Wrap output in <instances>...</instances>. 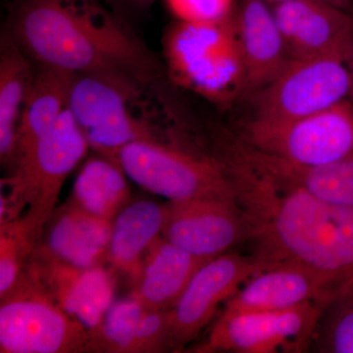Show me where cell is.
Segmentation results:
<instances>
[{"label":"cell","instance_id":"obj_24","mask_svg":"<svg viewBox=\"0 0 353 353\" xmlns=\"http://www.w3.org/2000/svg\"><path fill=\"white\" fill-rule=\"evenodd\" d=\"M146 308L132 294L114 301L101 324L88 331L90 352L138 353L139 330Z\"/></svg>","mask_w":353,"mask_h":353},{"label":"cell","instance_id":"obj_25","mask_svg":"<svg viewBox=\"0 0 353 353\" xmlns=\"http://www.w3.org/2000/svg\"><path fill=\"white\" fill-rule=\"evenodd\" d=\"M317 332L320 352L353 353V292L329 303Z\"/></svg>","mask_w":353,"mask_h":353},{"label":"cell","instance_id":"obj_15","mask_svg":"<svg viewBox=\"0 0 353 353\" xmlns=\"http://www.w3.org/2000/svg\"><path fill=\"white\" fill-rule=\"evenodd\" d=\"M338 296L326 274L299 262H280L246 281L222 313L284 310L312 301L330 303Z\"/></svg>","mask_w":353,"mask_h":353},{"label":"cell","instance_id":"obj_19","mask_svg":"<svg viewBox=\"0 0 353 353\" xmlns=\"http://www.w3.org/2000/svg\"><path fill=\"white\" fill-rule=\"evenodd\" d=\"M230 150L253 168L292 183L322 201L353 208V161L301 166L271 157L234 139Z\"/></svg>","mask_w":353,"mask_h":353},{"label":"cell","instance_id":"obj_18","mask_svg":"<svg viewBox=\"0 0 353 353\" xmlns=\"http://www.w3.org/2000/svg\"><path fill=\"white\" fill-rule=\"evenodd\" d=\"M208 261L161 236L146 252L139 273L132 281V294L148 308L169 310L196 271Z\"/></svg>","mask_w":353,"mask_h":353},{"label":"cell","instance_id":"obj_7","mask_svg":"<svg viewBox=\"0 0 353 353\" xmlns=\"http://www.w3.org/2000/svg\"><path fill=\"white\" fill-rule=\"evenodd\" d=\"M90 148L82 130L67 109L57 125L37 141L11 172L9 179L17 185L28 205L27 213L20 221L34 248L54 212L67 176Z\"/></svg>","mask_w":353,"mask_h":353},{"label":"cell","instance_id":"obj_4","mask_svg":"<svg viewBox=\"0 0 353 353\" xmlns=\"http://www.w3.org/2000/svg\"><path fill=\"white\" fill-rule=\"evenodd\" d=\"M236 11L215 22L174 21L161 39L162 62L172 85L219 109L229 108L246 94Z\"/></svg>","mask_w":353,"mask_h":353},{"label":"cell","instance_id":"obj_26","mask_svg":"<svg viewBox=\"0 0 353 353\" xmlns=\"http://www.w3.org/2000/svg\"><path fill=\"white\" fill-rule=\"evenodd\" d=\"M34 245L20 219L1 225L0 233V297H3L19 282L25 271V261Z\"/></svg>","mask_w":353,"mask_h":353},{"label":"cell","instance_id":"obj_8","mask_svg":"<svg viewBox=\"0 0 353 353\" xmlns=\"http://www.w3.org/2000/svg\"><path fill=\"white\" fill-rule=\"evenodd\" d=\"M90 352L88 330L62 310L29 274L0 305V352Z\"/></svg>","mask_w":353,"mask_h":353},{"label":"cell","instance_id":"obj_10","mask_svg":"<svg viewBox=\"0 0 353 353\" xmlns=\"http://www.w3.org/2000/svg\"><path fill=\"white\" fill-rule=\"evenodd\" d=\"M328 305L325 301H312L284 310L222 313L199 352H303Z\"/></svg>","mask_w":353,"mask_h":353},{"label":"cell","instance_id":"obj_22","mask_svg":"<svg viewBox=\"0 0 353 353\" xmlns=\"http://www.w3.org/2000/svg\"><path fill=\"white\" fill-rule=\"evenodd\" d=\"M34 64L2 32L0 43V159L12 170L18 130Z\"/></svg>","mask_w":353,"mask_h":353},{"label":"cell","instance_id":"obj_11","mask_svg":"<svg viewBox=\"0 0 353 353\" xmlns=\"http://www.w3.org/2000/svg\"><path fill=\"white\" fill-rule=\"evenodd\" d=\"M272 265L257 255L238 253H224L202 265L169 309L172 350H183L194 340L221 304L227 303L252 276Z\"/></svg>","mask_w":353,"mask_h":353},{"label":"cell","instance_id":"obj_21","mask_svg":"<svg viewBox=\"0 0 353 353\" xmlns=\"http://www.w3.org/2000/svg\"><path fill=\"white\" fill-rule=\"evenodd\" d=\"M72 79L73 74L68 72L34 64V76L21 116L11 172L68 109Z\"/></svg>","mask_w":353,"mask_h":353},{"label":"cell","instance_id":"obj_14","mask_svg":"<svg viewBox=\"0 0 353 353\" xmlns=\"http://www.w3.org/2000/svg\"><path fill=\"white\" fill-rule=\"evenodd\" d=\"M25 271L67 314L88 331L97 328L115 301L116 278L105 264L79 268L36 252Z\"/></svg>","mask_w":353,"mask_h":353},{"label":"cell","instance_id":"obj_30","mask_svg":"<svg viewBox=\"0 0 353 353\" xmlns=\"http://www.w3.org/2000/svg\"><path fill=\"white\" fill-rule=\"evenodd\" d=\"M350 69H352V77H353V61L350 62ZM350 99H353V88H352V97H350Z\"/></svg>","mask_w":353,"mask_h":353},{"label":"cell","instance_id":"obj_29","mask_svg":"<svg viewBox=\"0 0 353 353\" xmlns=\"http://www.w3.org/2000/svg\"><path fill=\"white\" fill-rule=\"evenodd\" d=\"M270 6H277V4L284 3V2L290 1V0H265ZM331 2L334 6L341 7V8L350 9V0H326Z\"/></svg>","mask_w":353,"mask_h":353},{"label":"cell","instance_id":"obj_12","mask_svg":"<svg viewBox=\"0 0 353 353\" xmlns=\"http://www.w3.org/2000/svg\"><path fill=\"white\" fill-rule=\"evenodd\" d=\"M165 208L162 236L199 259H215L248 239L245 214L236 199L168 201Z\"/></svg>","mask_w":353,"mask_h":353},{"label":"cell","instance_id":"obj_2","mask_svg":"<svg viewBox=\"0 0 353 353\" xmlns=\"http://www.w3.org/2000/svg\"><path fill=\"white\" fill-rule=\"evenodd\" d=\"M4 32L34 64L71 74L166 77L132 26L97 0H7Z\"/></svg>","mask_w":353,"mask_h":353},{"label":"cell","instance_id":"obj_27","mask_svg":"<svg viewBox=\"0 0 353 353\" xmlns=\"http://www.w3.org/2000/svg\"><path fill=\"white\" fill-rule=\"evenodd\" d=\"M176 22L208 23L226 19L236 11V0H163Z\"/></svg>","mask_w":353,"mask_h":353},{"label":"cell","instance_id":"obj_17","mask_svg":"<svg viewBox=\"0 0 353 353\" xmlns=\"http://www.w3.org/2000/svg\"><path fill=\"white\" fill-rule=\"evenodd\" d=\"M236 23L245 67L246 94L268 85L292 61L273 9L265 0H240Z\"/></svg>","mask_w":353,"mask_h":353},{"label":"cell","instance_id":"obj_16","mask_svg":"<svg viewBox=\"0 0 353 353\" xmlns=\"http://www.w3.org/2000/svg\"><path fill=\"white\" fill-rule=\"evenodd\" d=\"M111 228L112 221L90 214L70 199L51 215L34 252L79 268L103 265Z\"/></svg>","mask_w":353,"mask_h":353},{"label":"cell","instance_id":"obj_13","mask_svg":"<svg viewBox=\"0 0 353 353\" xmlns=\"http://www.w3.org/2000/svg\"><path fill=\"white\" fill-rule=\"evenodd\" d=\"M292 59L353 61V14L326 0H290L271 6Z\"/></svg>","mask_w":353,"mask_h":353},{"label":"cell","instance_id":"obj_3","mask_svg":"<svg viewBox=\"0 0 353 353\" xmlns=\"http://www.w3.org/2000/svg\"><path fill=\"white\" fill-rule=\"evenodd\" d=\"M166 81L117 72L74 74L68 109L90 148L117 160L129 143L166 139L161 120L172 117Z\"/></svg>","mask_w":353,"mask_h":353},{"label":"cell","instance_id":"obj_20","mask_svg":"<svg viewBox=\"0 0 353 353\" xmlns=\"http://www.w3.org/2000/svg\"><path fill=\"white\" fill-rule=\"evenodd\" d=\"M165 204L150 199L128 202L113 218L108 261L134 280L146 252L163 231Z\"/></svg>","mask_w":353,"mask_h":353},{"label":"cell","instance_id":"obj_1","mask_svg":"<svg viewBox=\"0 0 353 353\" xmlns=\"http://www.w3.org/2000/svg\"><path fill=\"white\" fill-rule=\"evenodd\" d=\"M223 159L255 255L272 264L299 262L322 272L339 296L353 292V208L322 201L234 153Z\"/></svg>","mask_w":353,"mask_h":353},{"label":"cell","instance_id":"obj_28","mask_svg":"<svg viewBox=\"0 0 353 353\" xmlns=\"http://www.w3.org/2000/svg\"><path fill=\"white\" fill-rule=\"evenodd\" d=\"M121 19L131 25L134 21L143 19L152 11L157 0H97Z\"/></svg>","mask_w":353,"mask_h":353},{"label":"cell","instance_id":"obj_9","mask_svg":"<svg viewBox=\"0 0 353 353\" xmlns=\"http://www.w3.org/2000/svg\"><path fill=\"white\" fill-rule=\"evenodd\" d=\"M350 64L336 58L292 59L280 75L250 95L252 119L285 122L320 112L350 99Z\"/></svg>","mask_w":353,"mask_h":353},{"label":"cell","instance_id":"obj_23","mask_svg":"<svg viewBox=\"0 0 353 353\" xmlns=\"http://www.w3.org/2000/svg\"><path fill=\"white\" fill-rule=\"evenodd\" d=\"M127 178L117 160L101 154L88 158L74 182L72 201L90 214L112 221L129 202Z\"/></svg>","mask_w":353,"mask_h":353},{"label":"cell","instance_id":"obj_6","mask_svg":"<svg viewBox=\"0 0 353 353\" xmlns=\"http://www.w3.org/2000/svg\"><path fill=\"white\" fill-rule=\"evenodd\" d=\"M241 141L259 152L301 166L353 161V99L285 122L250 119Z\"/></svg>","mask_w":353,"mask_h":353},{"label":"cell","instance_id":"obj_5","mask_svg":"<svg viewBox=\"0 0 353 353\" xmlns=\"http://www.w3.org/2000/svg\"><path fill=\"white\" fill-rule=\"evenodd\" d=\"M117 161L128 179L168 201L236 199L219 157L192 152L172 138L129 143L118 152Z\"/></svg>","mask_w":353,"mask_h":353}]
</instances>
